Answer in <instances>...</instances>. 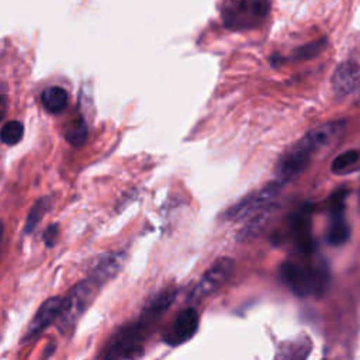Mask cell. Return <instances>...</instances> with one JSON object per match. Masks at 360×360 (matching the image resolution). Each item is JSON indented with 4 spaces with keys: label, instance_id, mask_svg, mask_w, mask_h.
I'll use <instances>...</instances> for the list:
<instances>
[{
    "label": "cell",
    "instance_id": "cell-7",
    "mask_svg": "<svg viewBox=\"0 0 360 360\" xmlns=\"http://www.w3.org/2000/svg\"><path fill=\"white\" fill-rule=\"evenodd\" d=\"M235 263L231 257H219L201 276L188 295V301L200 302L212 292H215L232 274Z\"/></svg>",
    "mask_w": 360,
    "mask_h": 360
},
{
    "label": "cell",
    "instance_id": "cell-10",
    "mask_svg": "<svg viewBox=\"0 0 360 360\" xmlns=\"http://www.w3.org/2000/svg\"><path fill=\"white\" fill-rule=\"evenodd\" d=\"M290 235L295 243L300 255H312L315 250V243L311 236V219L309 211L301 208L290 219Z\"/></svg>",
    "mask_w": 360,
    "mask_h": 360
},
{
    "label": "cell",
    "instance_id": "cell-11",
    "mask_svg": "<svg viewBox=\"0 0 360 360\" xmlns=\"http://www.w3.org/2000/svg\"><path fill=\"white\" fill-rule=\"evenodd\" d=\"M127 262V253L122 250L107 252L97 257L94 264L91 266L89 276L98 280L101 284H107L112 278H115L120 271L124 269Z\"/></svg>",
    "mask_w": 360,
    "mask_h": 360
},
{
    "label": "cell",
    "instance_id": "cell-19",
    "mask_svg": "<svg viewBox=\"0 0 360 360\" xmlns=\"http://www.w3.org/2000/svg\"><path fill=\"white\" fill-rule=\"evenodd\" d=\"M24 135V125L18 120H11L3 124L0 131V139L7 146L17 145Z\"/></svg>",
    "mask_w": 360,
    "mask_h": 360
},
{
    "label": "cell",
    "instance_id": "cell-3",
    "mask_svg": "<svg viewBox=\"0 0 360 360\" xmlns=\"http://www.w3.org/2000/svg\"><path fill=\"white\" fill-rule=\"evenodd\" d=\"M103 287L104 284H101L98 280L87 276L66 292V295L62 298L59 315L55 322L62 335L68 336L75 330L79 319L93 304Z\"/></svg>",
    "mask_w": 360,
    "mask_h": 360
},
{
    "label": "cell",
    "instance_id": "cell-8",
    "mask_svg": "<svg viewBox=\"0 0 360 360\" xmlns=\"http://www.w3.org/2000/svg\"><path fill=\"white\" fill-rule=\"evenodd\" d=\"M198 323L200 315L197 309L191 305L186 307L176 315L167 330L163 333L162 340L173 347L183 345L193 339V336L197 333Z\"/></svg>",
    "mask_w": 360,
    "mask_h": 360
},
{
    "label": "cell",
    "instance_id": "cell-13",
    "mask_svg": "<svg viewBox=\"0 0 360 360\" xmlns=\"http://www.w3.org/2000/svg\"><path fill=\"white\" fill-rule=\"evenodd\" d=\"M177 295L176 290L167 288L165 291H160L159 294H156L142 309V312L139 314V316H142L143 319L149 321V322H155L156 319H159L174 302Z\"/></svg>",
    "mask_w": 360,
    "mask_h": 360
},
{
    "label": "cell",
    "instance_id": "cell-12",
    "mask_svg": "<svg viewBox=\"0 0 360 360\" xmlns=\"http://www.w3.org/2000/svg\"><path fill=\"white\" fill-rule=\"evenodd\" d=\"M332 86L340 96L356 91L360 87V62L346 60L340 63L332 76Z\"/></svg>",
    "mask_w": 360,
    "mask_h": 360
},
{
    "label": "cell",
    "instance_id": "cell-21",
    "mask_svg": "<svg viewBox=\"0 0 360 360\" xmlns=\"http://www.w3.org/2000/svg\"><path fill=\"white\" fill-rule=\"evenodd\" d=\"M58 233H59V225L58 224H51L46 226L44 231V242L48 248H52L56 240H58Z\"/></svg>",
    "mask_w": 360,
    "mask_h": 360
},
{
    "label": "cell",
    "instance_id": "cell-9",
    "mask_svg": "<svg viewBox=\"0 0 360 360\" xmlns=\"http://www.w3.org/2000/svg\"><path fill=\"white\" fill-rule=\"evenodd\" d=\"M60 305H62V297H49V298H46L39 305V308L37 309L31 322L28 323V328H27V330L22 336V342L24 343L32 342L41 333H44L53 322H56Z\"/></svg>",
    "mask_w": 360,
    "mask_h": 360
},
{
    "label": "cell",
    "instance_id": "cell-6",
    "mask_svg": "<svg viewBox=\"0 0 360 360\" xmlns=\"http://www.w3.org/2000/svg\"><path fill=\"white\" fill-rule=\"evenodd\" d=\"M283 187V181L277 179V181L269 183L267 186L256 190L253 193L246 194L243 198L236 201L228 210H225L221 215L225 221H242L246 218H252L263 208L273 204L274 198L278 195Z\"/></svg>",
    "mask_w": 360,
    "mask_h": 360
},
{
    "label": "cell",
    "instance_id": "cell-5",
    "mask_svg": "<svg viewBox=\"0 0 360 360\" xmlns=\"http://www.w3.org/2000/svg\"><path fill=\"white\" fill-rule=\"evenodd\" d=\"M153 323L139 316L135 322L117 330L104 347L103 359H135L143 354V345Z\"/></svg>",
    "mask_w": 360,
    "mask_h": 360
},
{
    "label": "cell",
    "instance_id": "cell-18",
    "mask_svg": "<svg viewBox=\"0 0 360 360\" xmlns=\"http://www.w3.org/2000/svg\"><path fill=\"white\" fill-rule=\"evenodd\" d=\"M89 136V129L82 117L75 118L73 121L69 122L66 131H65V139L72 145V146H82Z\"/></svg>",
    "mask_w": 360,
    "mask_h": 360
},
{
    "label": "cell",
    "instance_id": "cell-15",
    "mask_svg": "<svg viewBox=\"0 0 360 360\" xmlns=\"http://www.w3.org/2000/svg\"><path fill=\"white\" fill-rule=\"evenodd\" d=\"M350 238V228L345 221L343 211H332V221L329 224L326 239L333 246H340L346 243Z\"/></svg>",
    "mask_w": 360,
    "mask_h": 360
},
{
    "label": "cell",
    "instance_id": "cell-14",
    "mask_svg": "<svg viewBox=\"0 0 360 360\" xmlns=\"http://www.w3.org/2000/svg\"><path fill=\"white\" fill-rule=\"evenodd\" d=\"M68 91L59 86H49L41 93L42 107L49 114H59L68 107Z\"/></svg>",
    "mask_w": 360,
    "mask_h": 360
},
{
    "label": "cell",
    "instance_id": "cell-20",
    "mask_svg": "<svg viewBox=\"0 0 360 360\" xmlns=\"http://www.w3.org/2000/svg\"><path fill=\"white\" fill-rule=\"evenodd\" d=\"M326 45V39L325 38H321V39H316V41H312L307 45H302L300 48H297L292 53V59L295 60H305V59H311V58H315Z\"/></svg>",
    "mask_w": 360,
    "mask_h": 360
},
{
    "label": "cell",
    "instance_id": "cell-4",
    "mask_svg": "<svg viewBox=\"0 0 360 360\" xmlns=\"http://www.w3.org/2000/svg\"><path fill=\"white\" fill-rule=\"evenodd\" d=\"M270 13V0H225L221 7L224 25L232 31L260 27Z\"/></svg>",
    "mask_w": 360,
    "mask_h": 360
},
{
    "label": "cell",
    "instance_id": "cell-1",
    "mask_svg": "<svg viewBox=\"0 0 360 360\" xmlns=\"http://www.w3.org/2000/svg\"><path fill=\"white\" fill-rule=\"evenodd\" d=\"M343 124V121H332L307 132L280 156L276 165L277 179L284 183L304 172L314 153L325 146L335 135H338L342 131Z\"/></svg>",
    "mask_w": 360,
    "mask_h": 360
},
{
    "label": "cell",
    "instance_id": "cell-2",
    "mask_svg": "<svg viewBox=\"0 0 360 360\" xmlns=\"http://www.w3.org/2000/svg\"><path fill=\"white\" fill-rule=\"evenodd\" d=\"M281 283L298 297L321 295L329 284V270L325 263H312L308 259L285 260L280 264Z\"/></svg>",
    "mask_w": 360,
    "mask_h": 360
},
{
    "label": "cell",
    "instance_id": "cell-16",
    "mask_svg": "<svg viewBox=\"0 0 360 360\" xmlns=\"http://www.w3.org/2000/svg\"><path fill=\"white\" fill-rule=\"evenodd\" d=\"M335 174H347L360 169V150H346L335 158L330 165Z\"/></svg>",
    "mask_w": 360,
    "mask_h": 360
},
{
    "label": "cell",
    "instance_id": "cell-17",
    "mask_svg": "<svg viewBox=\"0 0 360 360\" xmlns=\"http://www.w3.org/2000/svg\"><path fill=\"white\" fill-rule=\"evenodd\" d=\"M51 204H52L51 197H41L39 200H37L34 202V205L31 207V210H30V212L27 215L25 224H24V233L25 235L31 233L38 226V224L44 218L45 212L51 208Z\"/></svg>",
    "mask_w": 360,
    "mask_h": 360
}]
</instances>
